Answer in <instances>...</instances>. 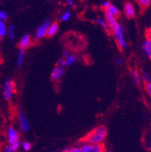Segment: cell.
I'll return each instance as SVG.
<instances>
[{
    "label": "cell",
    "mask_w": 151,
    "mask_h": 152,
    "mask_svg": "<svg viewBox=\"0 0 151 152\" xmlns=\"http://www.w3.org/2000/svg\"><path fill=\"white\" fill-rule=\"evenodd\" d=\"M107 135V130L104 126H98L90 131L82 141L90 143L91 145H101L106 139Z\"/></svg>",
    "instance_id": "6da1fadb"
},
{
    "label": "cell",
    "mask_w": 151,
    "mask_h": 152,
    "mask_svg": "<svg viewBox=\"0 0 151 152\" xmlns=\"http://www.w3.org/2000/svg\"><path fill=\"white\" fill-rule=\"evenodd\" d=\"M109 30L113 33L119 47L122 50L126 48L127 47V42L125 39L124 26L121 25L120 23H118V21H117L109 27Z\"/></svg>",
    "instance_id": "7a4b0ae2"
},
{
    "label": "cell",
    "mask_w": 151,
    "mask_h": 152,
    "mask_svg": "<svg viewBox=\"0 0 151 152\" xmlns=\"http://www.w3.org/2000/svg\"><path fill=\"white\" fill-rule=\"evenodd\" d=\"M15 91V86L14 82L10 79H6L2 84V95L5 100L10 101L13 97Z\"/></svg>",
    "instance_id": "3957f363"
},
{
    "label": "cell",
    "mask_w": 151,
    "mask_h": 152,
    "mask_svg": "<svg viewBox=\"0 0 151 152\" xmlns=\"http://www.w3.org/2000/svg\"><path fill=\"white\" fill-rule=\"evenodd\" d=\"M80 148L82 152H103L106 150L103 144L101 145H91L90 143L82 141Z\"/></svg>",
    "instance_id": "277c9868"
},
{
    "label": "cell",
    "mask_w": 151,
    "mask_h": 152,
    "mask_svg": "<svg viewBox=\"0 0 151 152\" xmlns=\"http://www.w3.org/2000/svg\"><path fill=\"white\" fill-rule=\"evenodd\" d=\"M6 139L9 145H13L15 143L19 142V131L12 126L9 127L6 131Z\"/></svg>",
    "instance_id": "5b68a950"
},
{
    "label": "cell",
    "mask_w": 151,
    "mask_h": 152,
    "mask_svg": "<svg viewBox=\"0 0 151 152\" xmlns=\"http://www.w3.org/2000/svg\"><path fill=\"white\" fill-rule=\"evenodd\" d=\"M50 23H50V20L46 19L41 25H39L37 27L36 30V33H35L36 38L37 39H40L46 37V33H47V30H48L49 26H50Z\"/></svg>",
    "instance_id": "8992f818"
},
{
    "label": "cell",
    "mask_w": 151,
    "mask_h": 152,
    "mask_svg": "<svg viewBox=\"0 0 151 152\" xmlns=\"http://www.w3.org/2000/svg\"><path fill=\"white\" fill-rule=\"evenodd\" d=\"M18 121H19V124L20 126V128L23 131L26 132L30 128V124L28 121L26 115L23 111H19L18 114Z\"/></svg>",
    "instance_id": "52a82bcc"
},
{
    "label": "cell",
    "mask_w": 151,
    "mask_h": 152,
    "mask_svg": "<svg viewBox=\"0 0 151 152\" xmlns=\"http://www.w3.org/2000/svg\"><path fill=\"white\" fill-rule=\"evenodd\" d=\"M32 45V39L29 34H24L19 41V46L20 50H25L29 48Z\"/></svg>",
    "instance_id": "ba28073f"
},
{
    "label": "cell",
    "mask_w": 151,
    "mask_h": 152,
    "mask_svg": "<svg viewBox=\"0 0 151 152\" xmlns=\"http://www.w3.org/2000/svg\"><path fill=\"white\" fill-rule=\"evenodd\" d=\"M64 73H65V70H64V68L62 67V66H59L56 65L54 67L53 70L51 73V79L53 81H55V82H57L59 80L61 79L62 77L64 75Z\"/></svg>",
    "instance_id": "9c48e42d"
},
{
    "label": "cell",
    "mask_w": 151,
    "mask_h": 152,
    "mask_svg": "<svg viewBox=\"0 0 151 152\" xmlns=\"http://www.w3.org/2000/svg\"><path fill=\"white\" fill-rule=\"evenodd\" d=\"M123 11H124V14L126 17L129 19H133L135 17L136 15V10H135V7L131 2H126L124 5V8H123Z\"/></svg>",
    "instance_id": "30bf717a"
},
{
    "label": "cell",
    "mask_w": 151,
    "mask_h": 152,
    "mask_svg": "<svg viewBox=\"0 0 151 152\" xmlns=\"http://www.w3.org/2000/svg\"><path fill=\"white\" fill-rule=\"evenodd\" d=\"M142 52L147 58H151V40L150 38H148L143 42L141 45Z\"/></svg>",
    "instance_id": "8fae6325"
},
{
    "label": "cell",
    "mask_w": 151,
    "mask_h": 152,
    "mask_svg": "<svg viewBox=\"0 0 151 152\" xmlns=\"http://www.w3.org/2000/svg\"><path fill=\"white\" fill-rule=\"evenodd\" d=\"M58 31H59V24L55 22L50 23V26H49L48 30H47V33H46V37H53L58 33Z\"/></svg>",
    "instance_id": "7c38bea8"
},
{
    "label": "cell",
    "mask_w": 151,
    "mask_h": 152,
    "mask_svg": "<svg viewBox=\"0 0 151 152\" xmlns=\"http://www.w3.org/2000/svg\"><path fill=\"white\" fill-rule=\"evenodd\" d=\"M130 76L133 78V80L134 83H135L136 87H140L142 82L141 76H140V73L136 69H132L130 71Z\"/></svg>",
    "instance_id": "4fadbf2b"
},
{
    "label": "cell",
    "mask_w": 151,
    "mask_h": 152,
    "mask_svg": "<svg viewBox=\"0 0 151 152\" xmlns=\"http://www.w3.org/2000/svg\"><path fill=\"white\" fill-rule=\"evenodd\" d=\"M106 12H107V13H109V15H113L115 18L119 17V16L120 15V10H119L117 6L113 5V4H110V5H109V7L106 10Z\"/></svg>",
    "instance_id": "5bb4252c"
},
{
    "label": "cell",
    "mask_w": 151,
    "mask_h": 152,
    "mask_svg": "<svg viewBox=\"0 0 151 152\" xmlns=\"http://www.w3.org/2000/svg\"><path fill=\"white\" fill-rule=\"evenodd\" d=\"M93 22L96 23V24H98V25H100V26L103 27V29H105L106 31H107V32H109V26H108V24H107L105 19H103V18L102 17H96L93 19Z\"/></svg>",
    "instance_id": "9a60e30c"
},
{
    "label": "cell",
    "mask_w": 151,
    "mask_h": 152,
    "mask_svg": "<svg viewBox=\"0 0 151 152\" xmlns=\"http://www.w3.org/2000/svg\"><path fill=\"white\" fill-rule=\"evenodd\" d=\"M20 148V142L15 143L13 145H9L4 148L2 152H16Z\"/></svg>",
    "instance_id": "2e32d148"
},
{
    "label": "cell",
    "mask_w": 151,
    "mask_h": 152,
    "mask_svg": "<svg viewBox=\"0 0 151 152\" xmlns=\"http://www.w3.org/2000/svg\"><path fill=\"white\" fill-rule=\"evenodd\" d=\"M8 37L11 41H13L15 38V26L14 25H10L7 28Z\"/></svg>",
    "instance_id": "e0dca14e"
},
{
    "label": "cell",
    "mask_w": 151,
    "mask_h": 152,
    "mask_svg": "<svg viewBox=\"0 0 151 152\" xmlns=\"http://www.w3.org/2000/svg\"><path fill=\"white\" fill-rule=\"evenodd\" d=\"M64 61H65L66 66H71L75 63V61H76V56L73 55V54H69V56L64 59Z\"/></svg>",
    "instance_id": "ac0fdd59"
},
{
    "label": "cell",
    "mask_w": 151,
    "mask_h": 152,
    "mask_svg": "<svg viewBox=\"0 0 151 152\" xmlns=\"http://www.w3.org/2000/svg\"><path fill=\"white\" fill-rule=\"evenodd\" d=\"M7 34V26H6L5 21L0 19V37H2Z\"/></svg>",
    "instance_id": "d6986e66"
},
{
    "label": "cell",
    "mask_w": 151,
    "mask_h": 152,
    "mask_svg": "<svg viewBox=\"0 0 151 152\" xmlns=\"http://www.w3.org/2000/svg\"><path fill=\"white\" fill-rule=\"evenodd\" d=\"M24 57H25V52H24V50H19L17 55V65L18 66H20L23 64V61H24Z\"/></svg>",
    "instance_id": "ffe728a7"
},
{
    "label": "cell",
    "mask_w": 151,
    "mask_h": 152,
    "mask_svg": "<svg viewBox=\"0 0 151 152\" xmlns=\"http://www.w3.org/2000/svg\"><path fill=\"white\" fill-rule=\"evenodd\" d=\"M20 147H21L22 149H23V151H30L31 148H32V145H31V143L29 142V141H23L20 143Z\"/></svg>",
    "instance_id": "44dd1931"
},
{
    "label": "cell",
    "mask_w": 151,
    "mask_h": 152,
    "mask_svg": "<svg viewBox=\"0 0 151 152\" xmlns=\"http://www.w3.org/2000/svg\"><path fill=\"white\" fill-rule=\"evenodd\" d=\"M136 1L142 9H146V8L149 7L151 2V0H136Z\"/></svg>",
    "instance_id": "7402d4cb"
},
{
    "label": "cell",
    "mask_w": 151,
    "mask_h": 152,
    "mask_svg": "<svg viewBox=\"0 0 151 152\" xmlns=\"http://www.w3.org/2000/svg\"><path fill=\"white\" fill-rule=\"evenodd\" d=\"M62 152H82L80 146L72 147V148H67Z\"/></svg>",
    "instance_id": "603a6c76"
},
{
    "label": "cell",
    "mask_w": 151,
    "mask_h": 152,
    "mask_svg": "<svg viewBox=\"0 0 151 152\" xmlns=\"http://www.w3.org/2000/svg\"><path fill=\"white\" fill-rule=\"evenodd\" d=\"M71 16V12L70 11H66L65 12H63V14H62L61 17H60V19H61L62 21H68L69 19V18H70Z\"/></svg>",
    "instance_id": "cb8c5ba5"
},
{
    "label": "cell",
    "mask_w": 151,
    "mask_h": 152,
    "mask_svg": "<svg viewBox=\"0 0 151 152\" xmlns=\"http://www.w3.org/2000/svg\"><path fill=\"white\" fill-rule=\"evenodd\" d=\"M142 77H143V79H144L145 83H150L151 82L150 74L148 72H144L143 74H142Z\"/></svg>",
    "instance_id": "d4e9b609"
},
{
    "label": "cell",
    "mask_w": 151,
    "mask_h": 152,
    "mask_svg": "<svg viewBox=\"0 0 151 152\" xmlns=\"http://www.w3.org/2000/svg\"><path fill=\"white\" fill-rule=\"evenodd\" d=\"M65 2L71 9L76 8V2H75L74 0H65Z\"/></svg>",
    "instance_id": "484cf974"
},
{
    "label": "cell",
    "mask_w": 151,
    "mask_h": 152,
    "mask_svg": "<svg viewBox=\"0 0 151 152\" xmlns=\"http://www.w3.org/2000/svg\"><path fill=\"white\" fill-rule=\"evenodd\" d=\"M7 19H8L7 12L5 11H2V10H1V11H0V19H1V20H3V21H5V20H6Z\"/></svg>",
    "instance_id": "4316f807"
},
{
    "label": "cell",
    "mask_w": 151,
    "mask_h": 152,
    "mask_svg": "<svg viewBox=\"0 0 151 152\" xmlns=\"http://www.w3.org/2000/svg\"><path fill=\"white\" fill-rule=\"evenodd\" d=\"M145 89L146 91L147 92L148 95H151V83H145Z\"/></svg>",
    "instance_id": "83f0119b"
},
{
    "label": "cell",
    "mask_w": 151,
    "mask_h": 152,
    "mask_svg": "<svg viewBox=\"0 0 151 152\" xmlns=\"http://www.w3.org/2000/svg\"><path fill=\"white\" fill-rule=\"evenodd\" d=\"M110 2H109V1H107V0H106V1H103V2H102V4H101V6H102V8H103V10H107V8L109 7V5H110Z\"/></svg>",
    "instance_id": "f1b7e54d"
},
{
    "label": "cell",
    "mask_w": 151,
    "mask_h": 152,
    "mask_svg": "<svg viewBox=\"0 0 151 152\" xmlns=\"http://www.w3.org/2000/svg\"><path fill=\"white\" fill-rule=\"evenodd\" d=\"M58 66H62V67H65L66 65H65V61H64V59H60V60L58 61V64H57Z\"/></svg>",
    "instance_id": "f546056e"
},
{
    "label": "cell",
    "mask_w": 151,
    "mask_h": 152,
    "mask_svg": "<svg viewBox=\"0 0 151 152\" xmlns=\"http://www.w3.org/2000/svg\"><path fill=\"white\" fill-rule=\"evenodd\" d=\"M123 60L122 58H117V60H116V64H123Z\"/></svg>",
    "instance_id": "4dcf8cb0"
},
{
    "label": "cell",
    "mask_w": 151,
    "mask_h": 152,
    "mask_svg": "<svg viewBox=\"0 0 151 152\" xmlns=\"http://www.w3.org/2000/svg\"><path fill=\"white\" fill-rule=\"evenodd\" d=\"M69 53L68 52L67 50H65V51L63 53V59H65V58L67 57V56H69Z\"/></svg>",
    "instance_id": "1f68e13d"
},
{
    "label": "cell",
    "mask_w": 151,
    "mask_h": 152,
    "mask_svg": "<svg viewBox=\"0 0 151 152\" xmlns=\"http://www.w3.org/2000/svg\"><path fill=\"white\" fill-rule=\"evenodd\" d=\"M103 152H113V151H107V150H105Z\"/></svg>",
    "instance_id": "d6a6232c"
},
{
    "label": "cell",
    "mask_w": 151,
    "mask_h": 152,
    "mask_svg": "<svg viewBox=\"0 0 151 152\" xmlns=\"http://www.w3.org/2000/svg\"><path fill=\"white\" fill-rule=\"evenodd\" d=\"M1 41H2V37H0V42H1Z\"/></svg>",
    "instance_id": "836d02e7"
},
{
    "label": "cell",
    "mask_w": 151,
    "mask_h": 152,
    "mask_svg": "<svg viewBox=\"0 0 151 152\" xmlns=\"http://www.w3.org/2000/svg\"><path fill=\"white\" fill-rule=\"evenodd\" d=\"M51 152H55V151H51Z\"/></svg>",
    "instance_id": "e575fe53"
},
{
    "label": "cell",
    "mask_w": 151,
    "mask_h": 152,
    "mask_svg": "<svg viewBox=\"0 0 151 152\" xmlns=\"http://www.w3.org/2000/svg\"><path fill=\"white\" fill-rule=\"evenodd\" d=\"M64 1H65V0H64Z\"/></svg>",
    "instance_id": "d590c367"
}]
</instances>
